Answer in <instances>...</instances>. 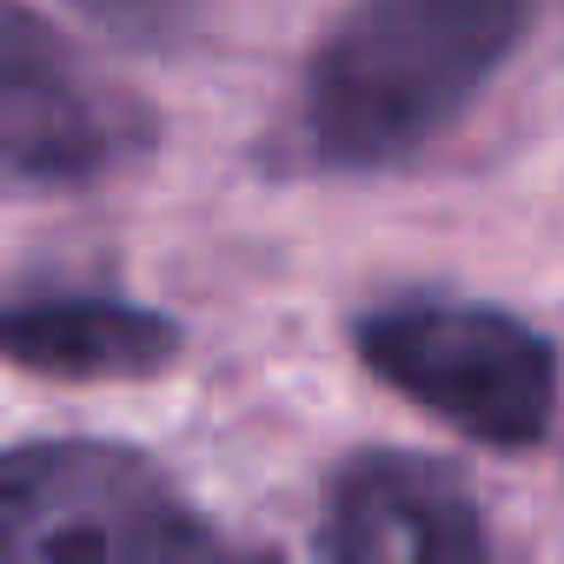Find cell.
<instances>
[{
	"instance_id": "1",
	"label": "cell",
	"mask_w": 564,
	"mask_h": 564,
	"mask_svg": "<svg viewBox=\"0 0 564 564\" xmlns=\"http://www.w3.org/2000/svg\"><path fill=\"white\" fill-rule=\"evenodd\" d=\"M531 0H352L306 74V133L326 166L412 160L511 61Z\"/></svg>"
},
{
	"instance_id": "2",
	"label": "cell",
	"mask_w": 564,
	"mask_h": 564,
	"mask_svg": "<svg viewBox=\"0 0 564 564\" xmlns=\"http://www.w3.org/2000/svg\"><path fill=\"white\" fill-rule=\"evenodd\" d=\"M206 531L127 445H21L0 458V564H180Z\"/></svg>"
},
{
	"instance_id": "3",
	"label": "cell",
	"mask_w": 564,
	"mask_h": 564,
	"mask_svg": "<svg viewBox=\"0 0 564 564\" xmlns=\"http://www.w3.org/2000/svg\"><path fill=\"white\" fill-rule=\"evenodd\" d=\"M366 366L478 445H538L557 405V352L491 306H392L359 326Z\"/></svg>"
},
{
	"instance_id": "4",
	"label": "cell",
	"mask_w": 564,
	"mask_h": 564,
	"mask_svg": "<svg viewBox=\"0 0 564 564\" xmlns=\"http://www.w3.org/2000/svg\"><path fill=\"white\" fill-rule=\"evenodd\" d=\"M326 564H491V544L452 465L366 452L333 478Z\"/></svg>"
},
{
	"instance_id": "5",
	"label": "cell",
	"mask_w": 564,
	"mask_h": 564,
	"mask_svg": "<svg viewBox=\"0 0 564 564\" xmlns=\"http://www.w3.org/2000/svg\"><path fill=\"white\" fill-rule=\"evenodd\" d=\"M113 153L107 120L80 94L61 41L14 0H0V186L87 180Z\"/></svg>"
},
{
	"instance_id": "6",
	"label": "cell",
	"mask_w": 564,
	"mask_h": 564,
	"mask_svg": "<svg viewBox=\"0 0 564 564\" xmlns=\"http://www.w3.org/2000/svg\"><path fill=\"white\" fill-rule=\"evenodd\" d=\"M0 359L47 379H147L180 359V326L120 300L0 306Z\"/></svg>"
},
{
	"instance_id": "7",
	"label": "cell",
	"mask_w": 564,
	"mask_h": 564,
	"mask_svg": "<svg viewBox=\"0 0 564 564\" xmlns=\"http://www.w3.org/2000/svg\"><path fill=\"white\" fill-rule=\"evenodd\" d=\"M74 8H87V14L107 21L113 34H153V28L173 14V0H74Z\"/></svg>"
},
{
	"instance_id": "8",
	"label": "cell",
	"mask_w": 564,
	"mask_h": 564,
	"mask_svg": "<svg viewBox=\"0 0 564 564\" xmlns=\"http://www.w3.org/2000/svg\"><path fill=\"white\" fill-rule=\"evenodd\" d=\"M180 564H279V557H272V551H219V544H206V538H199Z\"/></svg>"
}]
</instances>
